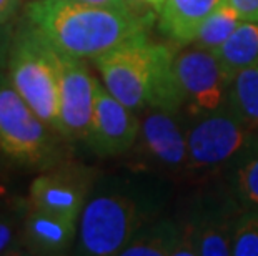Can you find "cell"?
<instances>
[{"label":"cell","mask_w":258,"mask_h":256,"mask_svg":"<svg viewBox=\"0 0 258 256\" xmlns=\"http://www.w3.org/2000/svg\"><path fill=\"white\" fill-rule=\"evenodd\" d=\"M24 14L58 52L84 60L145 34L150 24L128 9L82 0H34L25 5Z\"/></svg>","instance_id":"obj_1"},{"label":"cell","mask_w":258,"mask_h":256,"mask_svg":"<svg viewBox=\"0 0 258 256\" xmlns=\"http://www.w3.org/2000/svg\"><path fill=\"white\" fill-rule=\"evenodd\" d=\"M175 53L145 34L132 37L92 58L102 83L137 113L147 108L182 112V94L175 75Z\"/></svg>","instance_id":"obj_2"},{"label":"cell","mask_w":258,"mask_h":256,"mask_svg":"<svg viewBox=\"0 0 258 256\" xmlns=\"http://www.w3.org/2000/svg\"><path fill=\"white\" fill-rule=\"evenodd\" d=\"M7 73L15 90L58 132L60 60L57 48L29 22L12 34Z\"/></svg>","instance_id":"obj_3"},{"label":"cell","mask_w":258,"mask_h":256,"mask_svg":"<svg viewBox=\"0 0 258 256\" xmlns=\"http://www.w3.org/2000/svg\"><path fill=\"white\" fill-rule=\"evenodd\" d=\"M158 195L134 197L125 192L102 193L85 203L79 218L77 253L89 256L120 254L147 221L157 218Z\"/></svg>","instance_id":"obj_4"},{"label":"cell","mask_w":258,"mask_h":256,"mask_svg":"<svg viewBox=\"0 0 258 256\" xmlns=\"http://www.w3.org/2000/svg\"><path fill=\"white\" fill-rule=\"evenodd\" d=\"M58 137L24 100L7 72L0 70V150L7 160L27 168H45L62 161Z\"/></svg>","instance_id":"obj_5"},{"label":"cell","mask_w":258,"mask_h":256,"mask_svg":"<svg viewBox=\"0 0 258 256\" xmlns=\"http://www.w3.org/2000/svg\"><path fill=\"white\" fill-rule=\"evenodd\" d=\"M256 137L258 130L233 110L232 103L222 110L186 118L188 178L222 177Z\"/></svg>","instance_id":"obj_6"},{"label":"cell","mask_w":258,"mask_h":256,"mask_svg":"<svg viewBox=\"0 0 258 256\" xmlns=\"http://www.w3.org/2000/svg\"><path fill=\"white\" fill-rule=\"evenodd\" d=\"M139 137L128 153L139 172L170 180L188 178L186 118L182 112L147 108L139 113Z\"/></svg>","instance_id":"obj_7"},{"label":"cell","mask_w":258,"mask_h":256,"mask_svg":"<svg viewBox=\"0 0 258 256\" xmlns=\"http://www.w3.org/2000/svg\"><path fill=\"white\" fill-rule=\"evenodd\" d=\"M173 63L185 118L207 115L230 105L232 78L212 50L186 45L175 53Z\"/></svg>","instance_id":"obj_8"},{"label":"cell","mask_w":258,"mask_h":256,"mask_svg":"<svg viewBox=\"0 0 258 256\" xmlns=\"http://www.w3.org/2000/svg\"><path fill=\"white\" fill-rule=\"evenodd\" d=\"M238 215L240 208L227 192L203 195L177 218L182 239L175 256H230Z\"/></svg>","instance_id":"obj_9"},{"label":"cell","mask_w":258,"mask_h":256,"mask_svg":"<svg viewBox=\"0 0 258 256\" xmlns=\"http://www.w3.org/2000/svg\"><path fill=\"white\" fill-rule=\"evenodd\" d=\"M92 188V172L70 161H58L32 180L29 205L79 223Z\"/></svg>","instance_id":"obj_10"},{"label":"cell","mask_w":258,"mask_h":256,"mask_svg":"<svg viewBox=\"0 0 258 256\" xmlns=\"http://www.w3.org/2000/svg\"><path fill=\"white\" fill-rule=\"evenodd\" d=\"M139 113L118 102L97 80L93 113L85 137L89 148L98 156L127 155L139 137Z\"/></svg>","instance_id":"obj_11"},{"label":"cell","mask_w":258,"mask_h":256,"mask_svg":"<svg viewBox=\"0 0 258 256\" xmlns=\"http://www.w3.org/2000/svg\"><path fill=\"white\" fill-rule=\"evenodd\" d=\"M58 52V50H57ZM60 60V115L58 133L65 140H85L93 113L97 78L84 58L58 52Z\"/></svg>","instance_id":"obj_12"},{"label":"cell","mask_w":258,"mask_h":256,"mask_svg":"<svg viewBox=\"0 0 258 256\" xmlns=\"http://www.w3.org/2000/svg\"><path fill=\"white\" fill-rule=\"evenodd\" d=\"M77 236V221L29 205L24 218V248L35 254H62Z\"/></svg>","instance_id":"obj_13"},{"label":"cell","mask_w":258,"mask_h":256,"mask_svg":"<svg viewBox=\"0 0 258 256\" xmlns=\"http://www.w3.org/2000/svg\"><path fill=\"white\" fill-rule=\"evenodd\" d=\"M225 0H165L158 12L160 32L175 45H191L202 24Z\"/></svg>","instance_id":"obj_14"},{"label":"cell","mask_w":258,"mask_h":256,"mask_svg":"<svg viewBox=\"0 0 258 256\" xmlns=\"http://www.w3.org/2000/svg\"><path fill=\"white\" fill-rule=\"evenodd\" d=\"M180 239L182 230L178 220L157 216L135 233L120 256H175Z\"/></svg>","instance_id":"obj_15"},{"label":"cell","mask_w":258,"mask_h":256,"mask_svg":"<svg viewBox=\"0 0 258 256\" xmlns=\"http://www.w3.org/2000/svg\"><path fill=\"white\" fill-rule=\"evenodd\" d=\"M222 177L225 178V192L240 211L258 210V137Z\"/></svg>","instance_id":"obj_16"},{"label":"cell","mask_w":258,"mask_h":256,"mask_svg":"<svg viewBox=\"0 0 258 256\" xmlns=\"http://www.w3.org/2000/svg\"><path fill=\"white\" fill-rule=\"evenodd\" d=\"M213 53L233 80L241 70L258 62V22H240L233 34Z\"/></svg>","instance_id":"obj_17"},{"label":"cell","mask_w":258,"mask_h":256,"mask_svg":"<svg viewBox=\"0 0 258 256\" xmlns=\"http://www.w3.org/2000/svg\"><path fill=\"white\" fill-rule=\"evenodd\" d=\"M230 103L246 123L258 130V62L232 80Z\"/></svg>","instance_id":"obj_18"},{"label":"cell","mask_w":258,"mask_h":256,"mask_svg":"<svg viewBox=\"0 0 258 256\" xmlns=\"http://www.w3.org/2000/svg\"><path fill=\"white\" fill-rule=\"evenodd\" d=\"M240 17L237 12L227 4V0L213 12L210 17L202 24L197 39L191 45L207 48V50H217L222 43L233 34L240 25Z\"/></svg>","instance_id":"obj_19"},{"label":"cell","mask_w":258,"mask_h":256,"mask_svg":"<svg viewBox=\"0 0 258 256\" xmlns=\"http://www.w3.org/2000/svg\"><path fill=\"white\" fill-rule=\"evenodd\" d=\"M29 203L10 205L5 210H0V256L19 254L24 248V218Z\"/></svg>","instance_id":"obj_20"},{"label":"cell","mask_w":258,"mask_h":256,"mask_svg":"<svg viewBox=\"0 0 258 256\" xmlns=\"http://www.w3.org/2000/svg\"><path fill=\"white\" fill-rule=\"evenodd\" d=\"M233 256H258V210L240 211L233 228Z\"/></svg>","instance_id":"obj_21"},{"label":"cell","mask_w":258,"mask_h":256,"mask_svg":"<svg viewBox=\"0 0 258 256\" xmlns=\"http://www.w3.org/2000/svg\"><path fill=\"white\" fill-rule=\"evenodd\" d=\"M241 22H258V0H227Z\"/></svg>","instance_id":"obj_22"},{"label":"cell","mask_w":258,"mask_h":256,"mask_svg":"<svg viewBox=\"0 0 258 256\" xmlns=\"http://www.w3.org/2000/svg\"><path fill=\"white\" fill-rule=\"evenodd\" d=\"M163 2H165V0H127V4H128L132 12H135L137 15H140V17H144L147 20H150V15H147L144 12V9L153 10L155 14H158V12H160Z\"/></svg>","instance_id":"obj_23"},{"label":"cell","mask_w":258,"mask_h":256,"mask_svg":"<svg viewBox=\"0 0 258 256\" xmlns=\"http://www.w3.org/2000/svg\"><path fill=\"white\" fill-rule=\"evenodd\" d=\"M12 29L10 25H0V70L7 67L10 42H12Z\"/></svg>","instance_id":"obj_24"},{"label":"cell","mask_w":258,"mask_h":256,"mask_svg":"<svg viewBox=\"0 0 258 256\" xmlns=\"http://www.w3.org/2000/svg\"><path fill=\"white\" fill-rule=\"evenodd\" d=\"M22 0H0V25H9V22L17 15Z\"/></svg>","instance_id":"obj_25"},{"label":"cell","mask_w":258,"mask_h":256,"mask_svg":"<svg viewBox=\"0 0 258 256\" xmlns=\"http://www.w3.org/2000/svg\"><path fill=\"white\" fill-rule=\"evenodd\" d=\"M82 2H89L95 5H107V7H117V9H128L127 0H82Z\"/></svg>","instance_id":"obj_26"},{"label":"cell","mask_w":258,"mask_h":256,"mask_svg":"<svg viewBox=\"0 0 258 256\" xmlns=\"http://www.w3.org/2000/svg\"><path fill=\"white\" fill-rule=\"evenodd\" d=\"M9 160H7V156H5L2 153V150H0V182L5 178V173H7V165H9Z\"/></svg>","instance_id":"obj_27"}]
</instances>
